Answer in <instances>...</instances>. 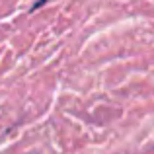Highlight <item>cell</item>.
<instances>
[{"label":"cell","instance_id":"1","mask_svg":"<svg viewBox=\"0 0 154 154\" xmlns=\"http://www.w3.org/2000/svg\"><path fill=\"white\" fill-rule=\"evenodd\" d=\"M45 2H47V0H37V2H35L33 6H31V12H35V10H37L39 6H43V4H45Z\"/></svg>","mask_w":154,"mask_h":154}]
</instances>
